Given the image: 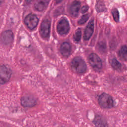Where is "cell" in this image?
I'll return each mask as SVG.
<instances>
[{"label":"cell","instance_id":"cell-1","mask_svg":"<svg viewBox=\"0 0 127 127\" xmlns=\"http://www.w3.org/2000/svg\"><path fill=\"white\" fill-rule=\"evenodd\" d=\"M71 65L74 70L79 73H84L87 69L86 64L84 61L79 57H75L73 59Z\"/></svg>","mask_w":127,"mask_h":127},{"label":"cell","instance_id":"cell-2","mask_svg":"<svg viewBox=\"0 0 127 127\" xmlns=\"http://www.w3.org/2000/svg\"><path fill=\"white\" fill-rule=\"evenodd\" d=\"M11 70L7 66L2 65L0 66V84H3L8 82L11 75Z\"/></svg>","mask_w":127,"mask_h":127},{"label":"cell","instance_id":"cell-3","mask_svg":"<svg viewBox=\"0 0 127 127\" xmlns=\"http://www.w3.org/2000/svg\"><path fill=\"white\" fill-rule=\"evenodd\" d=\"M99 103L101 107L104 108H111L113 106V101L112 97L105 93L99 96Z\"/></svg>","mask_w":127,"mask_h":127},{"label":"cell","instance_id":"cell-4","mask_svg":"<svg viewBox=\"0 0 127 127\" xmlns=\"http://www.w3.org/2000/svg\"><path fill=\"white\" fill-rule=\"evenodd\" d=\"M69 30L68 21L65 18L61 19L57 25V31L61 35H64L68 33Z\"/></svg>","mask_w":127,"mask_h":127},{"label":"cell","instance_id":"cell-5","mask_svg":"<svg viewBox=\"0 0 127 127\" xmlns=\"http://www.w3.org/2000/svg\"><path fill=\"white\" fill-rule=\"evenodd\" d=\"M89 62L91 65L95 69H100L102 66V63L100 57L96 54L92 53L89 56Z\"/></svg>","mask_w":127,"mask_h":127},{"label":"cell","instance_id":"cell-6","mask_svg":"<svg viewBox=\"0 0 127 127\" xmlns=\"http://www.w3.org/2000/svg\"><path fill=\"white\" fill-rule=\"evenodd\" d=\"M50 22L48 19H44L40 26V32L41 36L44 39H48L50 35Z\"/></svg>","mask_w":127,"mask_h":127},{"label":"cell","instance_id":"cell-7","mask_svg":"<svg viewBox=\"0 0 127 127\" xmlns=\"http://www.w3.org/2000/svg\"><path fill=\"white\" fill-rule=\"evenodd\" d=\"M25 22L29 28L33 29L37 26L38 23V18L35 15L30 14L26 17Z\"/></svg>","mask_w":127,"mask_h":127},{"label":"cell","instance_id":"cell-8","mask_svg":"<svg viewBox=\"0 0 127 127\" xmlns=\"http://www.w3.org/2000/svg\"><path fill=\"white\" fill-rule=\"evenodd\" d=\"M36 103V99L30 96H25L21 99V104L24 107H32L35 106Z\"/></svg>","mask_w":127,"mask_h":127},{"label":"cell","instance_id":"cell-9","mask_svg":"<svg viewBox=\"0 0 127 127\" xmlns=\"http://www.w3.org/2000/svg\"><path fill=\"white\" fill-rule=\"evenodd\" d=\"M1 42L5 45H10L13 40V33L11 30L4 31L0 37Z\"/></svg>","mask_w":127,"mask_h":127},{"label":"cell","instance_id":"cell-10","mask_svg":"<svg viewBox=\"0 0 127 127\" xmlns=\"http://www.w3.org/2000/svg\"><path fill=\"white\" fill-rule=\"evenodd\" d=\"M94 30V22L93 20H90L85 28L84 33V39L85 40H89L92 36Z\"/></svg>","mask_w":127,"mask_h":127},{"label":"cell","instance_id":"cell-11","mask_svg":"<svg viewBox=\"0 0 127 127\" xmlns=\"http://www.w3.org/2000/svg\"><path fill=\"white\" fill-rule=\"evenodd\" d=\"M61 53L64 57H68L71 53V47L69 43L68 42L63 43L60 48Z\"/></svg>","mask_w":127,"mask_h":127},{"label":"cell","instance_id":"cell-12","mask_svg":"<svg viewBox=\"0 0 127 127\" xmlns=\"http://www.w3.org/2000/svg\"><path fill=\"white\" fill-rule=\"evenodd\" d=\"M50 0H38L34 4V8L39 11L44 10L48 6Z\"/></svg>","mask_w":127,"mask_h":127},{"label":"cell","instance_id":"cell-13","mask_svg":"<svg viewBox=\"0 0 127 127\" xmlns=\"http://www.w3.org/2000/svg\"><path fill=\"white\" fill-rule=\"evenodd\" d=\"M80 3L78 1H73L70 7V12L72 16L76 17L78 15L80 9Z\"/></svg>","mask_w":127,"mask_h":127},{"label":"cell","instance_id":"cell-14","mask_svg":"<svg viewBox=\"0 0 127 127\" xmlns=\"http://www.w3.org/2000/svg\"><path fill=\"white\" fill-rule=\"evenodd\" d=\"M94 125L97 127H106V122L105 120L100 116L96 115L93 120Z\"/></svg>","mask_w":127,"mask_h":127},{"label":"cell","instance_id":"cell-15","mask_svg":"<svg viewBox=\"0 0 127 127\" xmlns=\"http://www.w3.org/2000/svg\"><path fill=\"white\" fill-rule=\"evenodd\" d=\"M119 56L123 60H127V47L122 46L119 51Z\"/></svg>","mask_w":127,"mask_h":127},{"label":"cell","instance_id":"cell-16","mask_svg":"<svg viewBox=\"0 0 127 127\" xmlns=\"http://www.w3.org/2000/svg\"><path fill=\"white\" fill-rule=\"evenodd\" d=\"M95 7H96V9L97 11L99 12H103V11L106 10V7H105V5L104 2L100 0L97 2Z\"/></svg>","mask_w":127,"mask_h":127},{"label":"cell","instance_id":"cell-17","mask_svg":"<svg viewBox=\"0 0 127 127\" xmlns=\"http://www.w3.org/2000/svg\"><path fill=\"white\" fill-rule=\"evenodd\" d=\"M111 65L112 67L115 70H120L122 67V64L121 63L115 58H113L111 61Z\"/></svg>","mask_w":127,"mask_h":127},{"label":"cell","instance_id":"cell-18","mask_svg":"<svg viewBox=\"0 0 127 127\" xmlns=\"http://www.w3.org/2000/svg\"><path fill=\"white\" fill-rule=\"evenodd\" d=\"M81 37V31L80 28L76 30L75 32V34L74 36V39L75 41L78 42L80 40Z\"/></svg>","mask_w":127,"mask_h":127},{"label":"cell","instance_id":"cell-19","mask_svg":"<svg viewBox=\"0 0 127 127\" xmlns=\"http://www.w3.org/2000/svg\"><path fill=\"white\" fill-rule=\"evenodd\" d=\"M112 14L114 20L116 22H118L119 21V13L117 9H114L112 11Z\"/></svg>","mask_w":127,"mask_h":127},{"label":"cell","instance_id":"cell-20","mask_svg":"<svg viewBox=\"0 0 127 127\" xmlns=\"http://www.w3.org/2000/svg\"><path fill=\"white\" fill-rule=\"evenodd\" d=\"M89 16V15H88V14H85V15H83V16L81 17V18L79 20V21H78V24L81 25V24H84V23H85V22L87 21V20L88 19Z\"/></svg>","mask_w":127,"mask_h":127},{"label":"cell","instance_id":"cell-21","mask_svg":"<svg viewBox=\"0 0 127 127\" xmlns=\"http://www.w3.org/2000/svg\"><path fill=\"white\" fill-rule=\"evenodd\" d=\"M88 9V7L86 5L83 6L81 8V12L82 13H85L86 12Z\"/></svg>","mask_w":127,"mask_h":127},{"label":"cell","instance_id":"cell-22","mask_svg":"<svg viewBox=\"0 0 127 127\" xmlns=\"http://www.w3.org/2000/svg\"><path fill=\"white\" fill-rule=\"evenodd\" d=\"M62 0H56V3H58L60 2H61Z\"/></svg>","mask_w":127,"mask_h":127},{"label":"cell","instance_id":"cell-23","mask_svg":"<svg viewBox=\"0 0 127 127\" xmlns=\"http://www.w3.org/2000/svg\"><path fill=\"white\" fill-rule=\"evenodd\" d=\"M32 0H26V2H27V3L31 2L32 1Z\"/></svg>","mask_w":127,"mask_h":127}]
</instances>
